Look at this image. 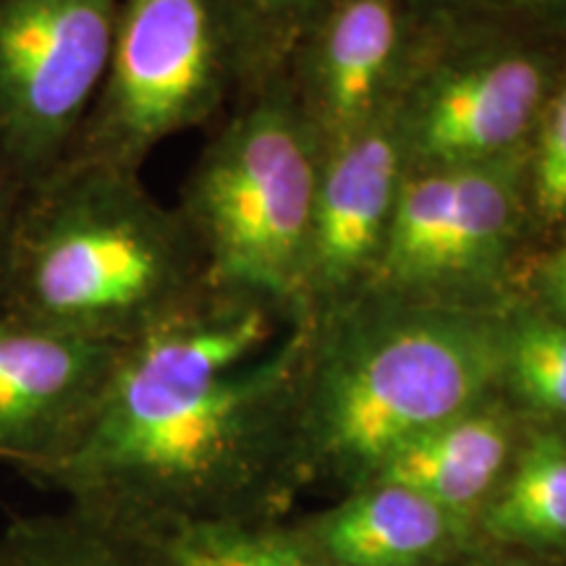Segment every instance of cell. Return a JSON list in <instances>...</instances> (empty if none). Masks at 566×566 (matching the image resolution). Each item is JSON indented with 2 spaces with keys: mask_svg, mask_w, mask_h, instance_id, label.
Instances as JSON below:
<instances>
[{
  "mask_svg": "<svg viewBox=\"0 0 566 566\" xmlns=\"http://www.w3.org/2000/svg\"><path fill=\"white\" fill-rule=\"evenodd\" d=\"M535 283L543 302L554 310L558 321L566 323V244L543 260Z\"/></svg>",
  "mask_w": 566,
  "mask_h": 566,
  "instance_id": "7402d4cb",
  "label": "cell"
},
{
  "mask_svg": "<svg viewBox=\"0 0 566 566\" xmlns=\"http://www.w3.org/2000/svg\"><path fill=\"white\" fill-rule=\"evenodd\" d=\"M459 522L424 495L375 480L325 512L307 546L334 566H424L454 543Z\"/></svg>",
  "mask_w": 566,
  "mask_h": 566,
  "instance_id": "4fadbf2b",
  "label": "cell"
},
{
  "mask_svg": "<svg viewBox=\"0 0 566 566\" xmlns=\"http://www.w3.org/2000/svg\"><path fill=\"white\" fill-rule=\"evenodd\" d=\"M231 84L212 0H124L108 74L69 158L139 171L160 142L210 122Z\"/></svg>",
  "mask_w": 566,
  "mask_h": 566,
  "instance_id": "8992f818",
  "label": "cell"
},
{
  "mask_svg": "<svg viewBox=\"0 0 566 566\" xmlns=\"http://www.w3.org/2000/svg\"><path fill=\"white\" fill-rule=\"evenodd\" d=\"M501 384L527 407L566 417V323L543 313H509Z\"/></svg>",
  "mask_w": 566,
  "mask_h": 566,
  "instance_id": "ac0fdd59",
  "label": "cell"
},
{
  "mask_svg": "<svg viewBox=\"0 0 566 566\" xmlns=\"http://www.w3.org/2000/svg\"><path fill=\"white\" fill-rule=\"evenodd\" d=\"M424 17L509 30L522 19H546L566 9V0H420Z\"/></svg>",
  "mask_w": 566,
  "mask_h": 566,
  "instance_id": "ffe728a7",
  "label": "cell"
},
{
  "mask_svg": "<svg viewBox=\"0 0 566 566\" xmlns=\"http://www.w3.org/2000/svg\"><path fill=\"white\" fill-rule=\"evenodd\" d=\"M27 192V184L19 179L9 163L0 155V292H3L6 260H9V244L13 233V221L21 205V197Z\"/></svg>",
  "mask_w": 566,
  "mask_h": 566,
  "instance_id": "44dd1931",
  "label": "cell"
},
{
  "mask_svg": "<svg viewBox=\"0 0 566 566\" xmlns=\"http://www.w3.org/2000/svg\"><path fill=\"white\" fill-rule=\"evenodd\" d=\"M205 286L118 352L80 443L34 475L113 527L252 516L294 462L313 315ZM283 315V313H281Z\"/></svg>",
  "mask_w": 566,
  "mask_h": 566,
  "instance_id": "6da1fadb",
  "label": "cell"
},
{
  "mask_svg": "<svg viewBox=\"0 0 566 566\" xmlns=\"http://www.w3.org/2000/svg\"><path fill=\"white\" fill-rule=\"evenodd\" d=\"M405 176L391 113L323 153L304 275L310 315L342 307L370 286Z\"/></svg>",
  "mask_w": 566,
  "mask_h": 566,
  "instance_id": "8fae6325",
  "label": "cell"
},
{
  "mask_svg": "<svg viewBox=\"0 0 566 566\" xmlns=\"http://www.w3.org/2000/svg\"><path fill=\"white\" fill-rule=\"evenodd\" d=\"M527 189L551 223L566 221V82L551 97L527 158Z\"/></svg>",
  "mask_w": 566,
  "mask_h": 566,
  "instance_id": "d6986e66",
  "label": "cell"
},
{
  "mask_svg": "<svg viewBox=\"0 0 566 566\" xmlns=\"http://www.w3.org/2000/svg\"><path fill=\"white\" fill-rule=\"evenodd\" d=\"M420 27V0H331L315 19L292 92L323 153L388 116Z\"/></svg>",
  "mask_w": 566,
  "mask_h": 566,
  "instance_id": "30bf717a",
  "label": "cell"
},
{
  "mask_svg": "<svg viewBox=\"0 0 566 566\" xmlns=\"http://www.w3.org/2000/svg\"><path fill=\"white\" fill-rule=\"evenodd\" d=\"M205 286L187 223L139 171L66 158L21 197L0 307L124 346Z\"/></svg>",
  "mask_w": 566,
  "mask_h": 566,
  "instance_id": "3957f363",
  "label": "cell"
},
{
  "mask_svg": "<svg viewBox=\"0 0 566 566\" xmlns=\"http://www.w3.org/2000/svg\"><path fill=\"white\" fill-rule=\"evenodd\" d=\"M0 566H145L132 541L82 509L19 516L0 533Z\"/></svg>",
  "mask_w": 566,
  "mask_h": 566,
  "instance_id": "e0dca14e",
  "label": "cell"
},
{
  "mask_svg": "<svg viewBox=\"0 0 566 566\" xmlns=\"http://www.w3.org/2000/svg\"><path fill=\"white\" fill-rule=\"evenodd\" d=\"M124 0H0V155L30 187L61 166L111 66Z\"/></svg>",
  "mask_w": 566,
  "mask_h": 566,
  "instance_id": "ba28073f",
  "label": "cell"
},
{
  "mask_svg": "<svg viewBox=\"0 0 566 566\" xmlns=\"http://www.w3.org/2000/svg\"><path fill=\"white\" fill-rule=\"evenodd\" d=\"M504 331L506 310L375 292L313 315L294 462L367 485L401 446L491 401Z\"/></svg>",
  "mask_w": 566,
  "mask_h": 566,
  "instance_id": "7a4b0ae2",
  "label": "cell"
},
{
  "mask_svg": "<svg viewBox=\"0 0 566 566\" xmlns=\"http://www.w3.org/2000/svg\"><path fill=\"white\" fill-rule=\"evenodd\" d=\"M323 147L286 82L254 90L197 158L176 205L216 292L304 310Z\"/></svg>",
  "mask_w": 566,
  "mask_h": 566,
  "instance_id": "277c9868",
  "label": "cell"
},
{
  "mask_svg": "<svg viewBox=\"0 0 566 566\" xmlns=\"http://www.w3.org/2000/svg\"><path fill=\"white\" fill-rule=\"evenodd\" d=\"M527 158L407 171L365 292L495 307L525 212Z\"/></svg>",
  "mask_w": 566,
  "mask_h": 566,
  "instance_id": "52a82bcc",
  "label": "cell"
},
{
  "mask_svg": "<svg viewBox=\"0 0 566 566\" xmlns=\"http://www.w3.org/2000/svg\"><path fill=\"white\" fill-rule=\"evenodd\" d=\"M483 525L501 541L566 551V438L533 436L483 506Z\"/></svg>",
  "mask_w": 566,
  "mask_h": 566,
  "instance_id": "9a60e30c",
  "label": "cell"
},
{
  "mask_svg": "<svg viewBox=\"0 0 566 566\" xmlns=\"http://www.w3.org/2000/svg\"><path fill=\"white\" fill-rule=\"evenodd\" d=\"M229 51L233 84L252 92L273 84L300 51L331 0H212Z\"/></svg>",
  "mask_w": 566,
  "mask_h": 566,
  "instance_id": "2e32d148",
  "label": "cell"
},
{
  "mask_svg": "<svg viewBox=\"0 0 566 566\" xmlns=\"http://www.w3.org/2000/svg\"><path fill=\"white\" fill-rule=\"evenodd\" d=\"M116 530L129 537L145 566H334L307 543L273 533L252 516H212Z\"/></svg>",
  "mask_w": 566,
  "mask_h": 566,
  "instance_id": "5bb4252c",
  "label": "cell"
},
{
  "mask_svg": "<svg viewBox=\"0 0 566 566\" xmlns=\"http://www.w3.org/2000/svg\"><path fill=\"white\" fill-rule=\"evenodd\" d=\"M548 101V61L514 32L422 13L388 113L407 171H424L527 158Z\"/></svg>",
  "mask_w": 566,
  "mask_h": 566,
  "instance_id": "5b68a950",
  "label": "cell"
},
{
  "mask_svg": "<svg viewBox=\"0 0 566 566\" xmlns=\"http://www.w3.org/2000/svg\"><path fill=\"white\" fill-rule=\"evenodd\" d=\"M122 346L0 307V462L40 475L71 454Z\"/></svg>",
  "mask_w": 566,
  "mask_h": 566,
  "instance_id": "9c48e42d",
  "label": "cell"
},
{
  "mask_svg": "<svg viewBox=\"0 0 566 566\" xmlns=\"http://www.w3.org/2000/svg\"><path fill=\"white\" fill-rule=\"evenodd\" d=\"M514 454L512 417L491 399L401 446L370 483L409 488L464 520L488 504Z\"/></svg>",
  "mask_w": 566,
  "mask_h": 566,
  "instance_id": "7c38bea8",
  "label": "cell"
}]
</instances>
